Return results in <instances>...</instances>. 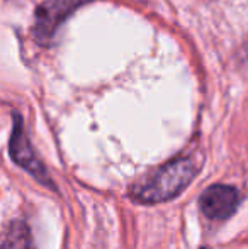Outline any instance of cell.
Segmentation results:
<instances>
[{
	"mask_svg": "<svg viewBox=\"0 0 248 249\" xmlns=\"http://www.w3.org/2000/svg\"><path fill=\"white\" fill-rule=\"evenodd\" d=\"M197 175V164L192 158H177L131 188V198L138 203H162L175 198L191 185Z\"/></svg>",
	"mask_w": 248,
	"mask_h": 249,
	"instance_id": "1",
	"label": "cell"
},
{
	"mask_svg": "<svg viewBox=\"0 0 248 249\" xmlns=\"http://www.w3.org/2000/svg\"><path fill=\"white\" fill-rule=\"evenodd\" d=\"M89 2L90 0H46L41 5H38L33 24V36L36 43L50 46L63 22L78 7Z\"/></svg>",
	"mask_w": 248,
	"mask_h": 249,
	"instance_id": "2",
	"label": "cell"
},
{
	"mask_svg": "<svg viewBox=\"0 0 248 249\" xmlns=\"http://www.w3.org/2000/svg\"><path fill=\"white\" fill-rule=\"evenodd\" d=\"M9 153L14 163L19 164L29 175H33L39 183H43L48 188H55V183L51 181L46 166L38 158L36 151L31 144L29 136H27L26 127H24V121L19 114H14V127L9 141Z\"/></svg>",
	"mask_w": 248,
	"mask_h": 249,
	"instance_id": "3",
	"label": "cell"
},
{
	"mask_svg": "<svg viewBox=\"0 0 248 249\" xmlns=\"http://www.w3.org/2000/svg\"><path fill=\"white\" fill-rule=\"evenodd\" d=\"M201 210L211 220H226L236 212L240 205V194L231 185L216 183L206 188L199 198Z\"/></svg>",
	"mask_w": 248,
	"mask_h": 249,
	"instance_id": "4",
	"label": "cell"
},
{
	"mask_svg": "<svg viewBox=\"0 0 248 249\" xmlns=\"http://www.w3.org/2000/svg\"><path fill=\"white\" fill-rule=\"evenodd\" d=\"M7 244L10 249H31V236L27 226L22 222H14L10 224V231L7 234Z\"/></svg>",
	"mask_w": 248,
	"mask_h": 249,
	"instance_id": "5",
	"label": "cell"
},
{
	"mask_svg": "<svg viewBox=\"0 0 248 249\" xmlns=\"http://www.w3.org/2000/svg\"><path fill=\"white\" fill-rule=\"evenodd\" d=\"M201 249H208V248H201Z\"/></svg>",
	"mask_w": 248,
	"mask_h": 249,
	"instance_id": "6",
	"label": "cell"
}]
</instances>
